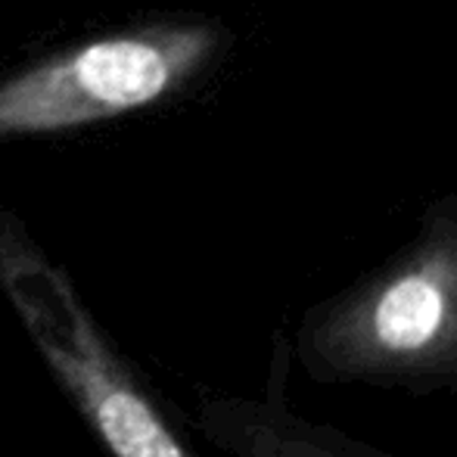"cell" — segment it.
<instances>
[{
    "label": "cell",
    "mask_w": 457,
    "mask_h": 457,
    "mask_svg": "<svg viewBox=\"0 0 457 457\" xmlns=\"http://www.w3.org/2000/svg\"><path fill=\"white\" fill-rule=\"evenodd\" d=\"M293 364L324 389L457 398V199L377 268L302 312Z\"/></svg>",
    "instance_id": "obj_1"
},
{
    "label": "cell",
    "mask_w": 457,
    "mask_h": 457,
    "mask_svg": "<svg viewBox=\"0 0 457 457\" xmlns=\"http://www.w3.org/2000/svg\"><path fill=\"white\" fill-rule=\"evenodd\" d=\"M0 293L91 436L109 457H203L109 327L12 215L0 212Z\"/></svg>",
    "instance_id": "obj_2"
},
{
    "label": "cell",
    "mask_w": 457,
    "mask_h": 457,
    "mask_svg": "<svg viewBox=\"0 0 457 457\" xmlns=\"http://www.w3.org/2000/svg\"><path fill=\"white\" fill-rule=\"evenodd\" d=\"M218 47L205 22H156L87 41L0 81V137L137 112L184 87Z\"/></svg>",
    "instance_id": "obj_3"
},
{
    "label": "cell",
    "mask_w": 457,
    "mask_h": 457,
    "mask_svg": "<svg viewBox=\"0 0 457 457\" xmlns=\"http://www.w3.org/2000/svg\"><path fill=\"white\" fill-rule=\"evenodd\" d=\"M293 373L289 333L277 327L259 392L199 389L184 414L187 429L218 457H404L302 414L289 395Z\"/></svg>",
    "instance_id": "obj_4"
}]
</instances>
